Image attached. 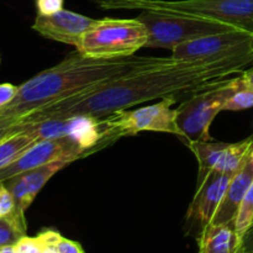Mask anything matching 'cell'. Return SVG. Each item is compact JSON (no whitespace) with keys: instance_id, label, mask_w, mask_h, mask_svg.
<instances>
[{"instance_id":"5b68a950","label":"cell","mask_w":253,"mask_h":253,"mask_svg":"<svg viewBox=\"0 0 253 253\" xmlns=\"http://www.w3.org/2000/svg\"><path fill=\"white\" fill-rule=\"evenodd\" d=\"M137 19L145 25L148 31L146 47L166 48L170 51L190 40L236 29L204 17L155 10H142Z\"/></svg>"},{"instance_id":"5bb4252c","label":"cell","mask_w":253,"mask_h":253,"mask_svg":"<svg viewBox=\"0 0 253 253\" xmlns=\"http://www.w3.org/2000/svg\"><path fill=\"white\" fill-rule=\"evenodd\" d=\"M198 253H239L241 240L234 225L210 224L197 239Z\"/></svg>"},{"instance_id":"ba28073f","label":"cell","mask_w":253,"mask_h":253,"mask_svg":"<svg viewBox=\"0 0 253 253\" xmlns=\"http://www.w3.org/2000/svg\"><path fill=\"white\" fill-rule=\"evenodd\" d=\"M90 153L82 148L73 138L64 137L41 140L25 150L16 160L0 169V183L21 173L39 168L41 166L56 162L59 160L77 161Z\"/></svg>"},{"instance_id":"8fae6325","label":"cell","mask_w":253,"mask_h":253,"mask_svg":"<svg viewBox=\"0 0 253 253\" xmlns=\"http://www.w3.org/2000/svg\"><path fill=\"white\" fill-rule=\"evenodd\" d=\"M95 21L96 19L62 9L49 15L37 14L32 30L46 39L78 48L82 37Z\"/></svg>"},{"instance_id":"d6986e66","label":"cell","mask_w":253,"mask_h":253,"mask_svg":"<svg viewBox=\"0 0 253 253\" xmlns=\"http://www.w3.org/2000/svg\"><path fill=\"white\" fill-rule=\"evenodd\" d=\"M251 108H253V89L244 85L227 99L224 111H240Z\"/></svg>"},{"instance_id":"9a60e30c","label":"cell","mask_w":253,"mask_h":253,"mask_svg":"<svg viewBox=\"0 0 253 253\" xmlns=\"http://www.w3.org/2000/svg\"><path fill=\"white\" fill-rule=\"evenodd\" d=\"M35 142L37 141L24 132L14 133L0 141V169L14 162L25 150H27Z\"/></svg>"},{"instance_id":"83f0119b","label":"cell","mask_w":253,"mask_h":253,"mask_svg":"<svg viewBox=\"0 0 253 253\" xmlns=\"http://www.w3.org/2000/svg\"><path fill=\"white\" fill-rule=\"evenodd\" d=\"M43 253H58V252H57L56 247H53V246H48V247H46V249H44Z\"/></svg>"},{"instance_id":"8992f818","label":"cell","mask_w":253,"mask_h":253,"mask_svg":"<svg viewBox=\"0 0 253 253\" xmlns=\"http://www.w3.org/2000/svg\"><path fill=\"white\" fill-rule=\"evenodd\" d=\"M121 9L193 15L253 34V0H140L127 2Z\"/></svg>"},{"instance_id":"d4e9b609","label":"cell","mask_w":253,"mask_h":253,"mask_svg":"<svg viewBox=\"0 0 253 253\" xmlns=\"http://www.w3.org/2000/svg\"><path fill=\"white\" fill-rule=\"evenodd\" d=\"M241 77H242V79H244L246 86H249V88L253 89V67H252V68L247 69V71L242 72Z\"/></svg>"},{"instance_id":"e0dca14e","label":"cell","mask_w":253,"mask_h":253,"mask_svg":"<svg viewBox=\"0 0 253 253\" xmlns=\"http://www.w3.org/2000/svg\"><path fill=\"white\" fill-rule=\"evenodd\" d=\"M0 219L11 220L24 231H26V220H22L17 215L14 198L4 183H0Z\"/></svg>"},{"instance_id":"52a82bcc","label":"cell","mask_w":253,"mask_h":253,"mask_svg":"<svg viewBox=\"0 0 253 253\" xmlns=\"http://www.w3.org/2000/svg\"><path fill=\"white\" fill-rule=\"evenodd\" d=\"M178 101L173 98L161 99L152 105L142 106L135 110L116 111L100 116L105 138L113 145L124 136H133L142 131L165 132L180 138L177 125V109H173Z\"/></svg>"},{"instance_id":"4316f807","label":"cell","mask_w":253,"mask_h":253,"mask_svg":"<svg viewBox=\"0 0 253 253\" xmlns=\"http://www.w3.org/2000/svg\"><path fill=\"white\" fill-rule=\"evenodd\" d=\"M0 253H15V249H14V246L2 247V249L0 250Z\"/></svg>"},{"instance_id":"f1b7e54d","label":"cell","mask_w":253,"mask_h":253,"mask_svg":"<svg viewBox=\"0 0 253 253\" xmlns=\"http://www.w3.org/2000/svg\"><path fill=\"white\" fill-rule=\"evenodd\" d=\"M252 53H253V39H252Z\"/></svg>"},{"instance_id":"6da1fadb","label":"cell","mask_w":253,"mask_h":253,"mask_svg":"<svg viewBox=\"0 0 253 253\" xmlns=\"http://www.w3.org/2000/svg\"><path fill=\"white\" fill-rule=\"evenodd\" d=\"M250 63H253L252 51L205 59L165 57L160 63L126 74L95 90L34 111L17 124L79 115L100 118L156 99L173 98L184 101L199 91L241 74Z\"/></svg>"},{"instance_id":"ac0fdd59","label":"cell","mask_w":253,"mask_h":253,"mask_svg":"<svg viewBox=\"0 0 253 253\" xmlns=\"http://www.w3.org/2000/svg\"><path fill=\"white\" fill-rule=\"evenodd\" d=\"M24 236H26V231L17 226L14 221L0 219V250L6 246H15Z\"/></svg>"},{"instance_id":"4dcf8cb0","label":"cell","mask_w":253,"mask_h":253,"mask_svg":"<svg viewBox=\"0 0 253 253\" xmlns=\"http://www.w3.org/2000/svg\"><path fill=\"white\" fill-rule=\"evenodd\" d=\"M246 253H253V251H251V252H246Z\"/></svg>"},{"instance_id":"1f68e13d","label":"cell","mask_w":253,"mask_h":253,"mask_svg":"<svg viewBox=\"0 0 253 253\" xmlns=\"http://www.w3.org/2000/svg\"><path fill=\"white\" fill-rule=\"evenodd\" d=\"M0 61H1V59H0Z\"/></svg>"},{"instance_id":"30bf717a","label":"cell","mask_w":253,"mask_h":253,"mask_svg":"<svg viewBox=\"0 0 253 253\" xmlns=\"http://www.w3.org/2000/svg\"><path fill=\"white\" fill-rule=\"evenodd\" d=\"M253 34L240 29L211 34L184 42L172 49L177 59H205L252 51Z\"/></svg>"},{"instance_id":"3957f363","label":"cell","mask_w":253,"mask_h":253,"mask_svg":"<svg viewBox=\"0 0 253 253\" xmlns=\"http://www.w3.org/2000/svg\"><path fill=\"white\" fill-rule=\"evenodd\" d=\"M148 41L145 25L135 19L96 20L84 34L77 51L94 59H115L133 56Z\"/></svg>"},{"instance_id":"7a4b0ae2","label":"cell","mask_w":253,"mask_h":253,"mask_svg":"<svg viewBox=\"0 0 253 253\" xmlns=\"http://www.w3.org/2000/svg\"><path fill=\"white\" fill-rule=\"evenodd\" d=\"M165 57L130 56L115 59H94L79 51L67 54L17 86L14 99L0 109V124L15 125L34 111L64 99L89 93L132 72L162 62Z\"/></svg>"},{"instance_id":"f546056e","label":"cell","mask_w":253,"mask_h":253,"mask_svg":"<svg viewBox=\"0 0 253 253\" xmlns=\"http://www.w3.org/2000/svg\"><path fill=\"white\" fill-rule=\"evenodd\" d=\"M251 156H252V158H253V148H252V152H251Z\"/></svg>"},{"instance_id":"603a6c76","label":"cell","mask_w":253,"mask_h":253,"mask_svg":"<svg viewBox=\"0 0 253 253\" xmlns=\"http://www.w3.org/2000/svg\"><path fill=\"white\" fill-rule=\"evenodd\" d=\"M93 2H95L98 6H100L101 9H108V10H114V9H121L123 5L127 4L131 1H140V0H91Z\"/></svg>"},{"instance_id":"9c48e42d","label":"cell","mask_w":253,"mask_h":253,"mask_svg":"<svg viewBox=\"0 0 253 253\" xmlns=\"http://www.w3.org/2000/svg\"><path fill=\"white\" fill-rule=\"evenodd\" d=\"M235 174L211 172L202 183L197 184L195 194L185 214V234L188 236L198 239L203 230L211 224L230 180Z\"/></svg>"},{"instance_id":"4fadbf2b","label":"cell","mask_w":253,"mask_h":253,"mask_svg":"<svg viewBox=\"0 0 253 253\" xmlns=\"http://www.w3.org/2000/svg\"><path fill=\"white\" fill-rule=\"evenodd\" d=\"M253 183V158L250 156L241 169L231 178L211 224L234 225L237 210Z\"/></svg>"},{"instance_id":"277c9868","label":"cell","mask_w":253,"mask_h":253,"mask_svg":"<svg viewBox=\"0 0 253 253\" xmlns=\"http://www.w3.org/2000/svg\"><path fill=\"white\" fill-rule=\"evenodd\" d=\"M246 85L241 74L224 83L205 89L182 101L177 108V125L180 140L185 145L198 141H210V126L216 115L224 111L227 99Z\"/></svg>"},{"instance_id":"2e32d148","label":"cell","mask_w":253,"mask_h":253,"mask_svg":"<svg viewBox=\"0 0 253 253\" xmlns=\"http://www.w3.org/2000/svg\"><path fill=\"white\" fill-rule=\"evenodd\" d=\"M253 224V183L250 187L249 192L245 195L244 200L240 204L239 210H237L236 217H235L234 227L237 236L241 240L244 239L245 234L249 231L250 227Z\"/></svg>"},{"instance_id":"484cf974","label":"cell","mask_w":253,"mask_h":253,"mask_svg":"<svg viewBox=\"0 0 253 253\" xmlns=\"http://www.w3.org/2000/svg\"><path fill=\"white\" fill-rule=\"evenodd\" d=\"M12 128H14V125H1V124H0V141L6 138L7 136L14 135Z\"/></svg>"},{"instance_id":"cb8c5ba5","label":"cell","mask_w":253,"mask_h":253,"mask_svg":"<svg viewBox=\"0 0 253 253\" xmlns=\"http://www.w3.org/2000/svg\"><path fill=\"white\" fill-rule=\"evenodd\" d=\"M251 251H253V224L249 229V231L245 234L244 239H242L241 247H240L239 253H246Z\"/></svg>"},{"instance_id":"7402d4cb","label":"cell","mask_w":253,"mask_h":253,"mask_svg":"<svg viewBox=\"0 0 253 253\" xmlns=\"http://www.w3.org/2000/svg\"><path fill=\"white\" fill-rule=\"evenodd\" d=\"M54 247H56L57 252L58 253H84L83 249H82V246L78 244V242H74L72 241V240L64 239V237H61Z\"/></svg>"},{"instance_id":"7c38bea8","label":"cell","mask_w":253,"mask_h":253,"mask_svg":"<svg viewBox=\"0 0 253 253\" xmlns=\"http://www.w3.org/2000/svg\"><path fill=\"white\" fill-rule=\"evenodd\" d=\"M73 162V160H59L56 162L48 163V165L41 166L39 168H35L29 172L17 174L15 177L9 178L5 182H1L6 185V188L12 194L19 217H21L22 220H26L25 219V212L32 204L37 194L41 192L42 188L46 185V183L56 173H58L59 170Z\"/></svg>"},{"instance_id":"ffe728a7","label":"cell","mask_w":253,"mask_h":253,"mask_svg":"<svg viewBox=\"0 0 253 253\" xmlns=\"http://www.w3.org/2000/svg\"><path fill=\"white\" fill-rule=\"evenodd\" d=\"M14 249L15 253H43L46 246H44V244L39 236H24L17 241Z\"/></svg>"},{"instance_id":"44dd1931","label":"cell","mask_w":253,"mask_h":253,"mask_svg":"<svg viewBox=\"0 0 253 253\" xmlns=\"http://www.w3.org/2000/svg\"><path fill=\"white\" fill-rule=\"evenodd\" d=\"M37 14L49 15L63 9V0H36Z\"/></svg>"}]
</instances>
